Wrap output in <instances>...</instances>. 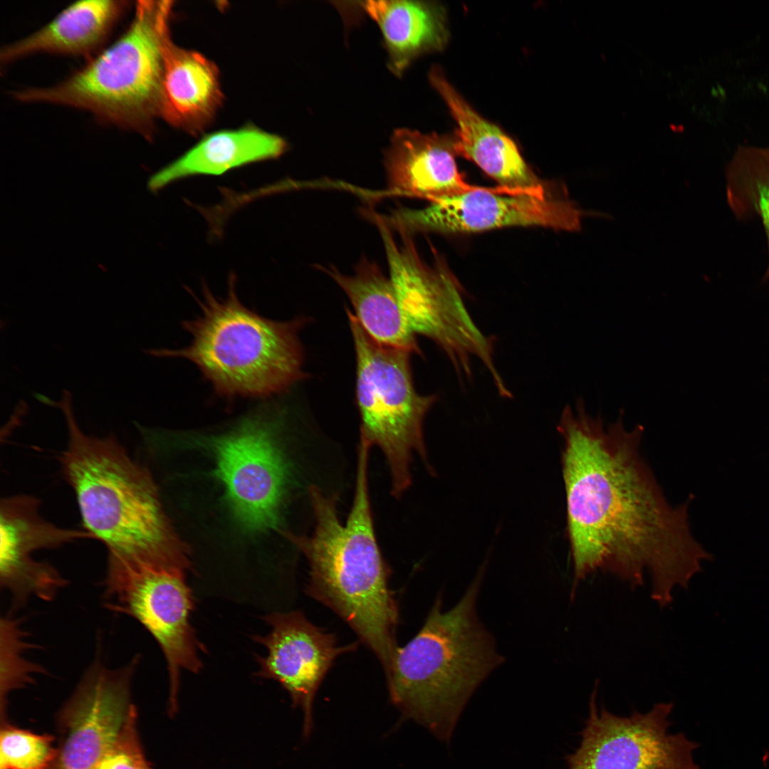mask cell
<instances>
[{
  "mask_svg": "<svg viewBox=\"0 0 769 769\" xmlns=\"http://www.w3.org/2000/svg\"><path fill=\"white\" fill-rule=\"evenodd\" d=\"M263 619L271 630L253 637L267 650L266 656H257L256 675L277 681L288 691L293 706L303 713V736L308 737L314 700L323 680L335 660L356 644L338 645L334 634L314 625L300 611L273 612Z\"/></svg>",
  "mask_w": 769,
  "mask_h": 769,
  "instance_id": "obj_14",
  "label": "cell"
},
{
  "mask_svg": "<svg viewBox=\"0 0 769 769\" xmlns=\"http://www.w3.org/2000/svg\"><path fill=\"white\" fill-rule=\"evenodd\" d=\"M726 199L739 219L757 216L769 252V147L740 145L726 169ZM767 276H769V266Z\"/></svg>",
  "mask_w": 769,
  "mask_h": 769,
  "instance_id": "obj_23",
  "label": "cell"
},
{
  "mask_svg": "<svg viewBox=\"0 0 769 769\" xmlns=\"http://www.w3.org/2000/svg\"><path fill=\"white\" fill-rule=\"evenodd\" d=\"M452 140L435 133L400 128L384 154L388 187L430 202L483 187L466 182L455 161Z\"/></svg>",
  "mask_w": 769,
  "mask_h": 769,
  "instance_id": "obj_17",
  "label": "cell"
},
{
  "mask_svg": "<svg viewBox=\"0 0 769 769\" xmlns=\"http://www.w3.org/2000/svg\"><path fill=\"white\" fill-rule=\"evenodd\" d=\"M361 7L378 25L388 54V66L403 74L419 55L440 48L445 39L436 7L407 0L361 1Z\"/></svg>",
  "mask_w": 769,
  "mask_h": 769,
  "instance_id": "obj_22",
  "label": "cell"
},
{
  "mask_svg": "<svg viewBox=\"0 0 769 769\" xmlns=\"http://www.w3.org/2000/svg\"><path fill=\"white\" fill-rule=\"evenodd\" d=\"M1 708L8 693L30 683L38 668L23 657L26 642L19 622L6 617L1 620Z\"/></svg>",
  "mask_w": 769,
  "mask_h": 769,
  "instance_id": "obj_25",
  "label": "cell"
},
{
  "mask_svg": "<svg viewBox=\"0 0 769 769\" xmlns=\"http://www.w3.org/2000/svg\"><path fill=\"white\" fill-rule=\"evenodd\" d=\"M57 755L54 738L1 721L0 769H48Z\"/></svg>",
  "mask_w": 769,
  "mask_h": 769,
  "instance_id": "obj_24",
  "label": "cell"
},
{
  "mask_svg": "<svg viewBox=\"0 0 769 769\" xmlns=\"http://www.w3.org/2000/svg\"><path fill=\"white\" fill-rule=\"evenodd\" d=\"M286 140L253 125L216 131L205 135L180 157L148 181L157 192L180 179L197 174H220L232 168L276 159L287 150Z\"/></svg>",
  "mask_w": 769,
  "mask_h": 769,
  "instance_id": "obj_20",
  "label": "cell"
},
{
  "mask_svg": "<svg viewBox=\"0 0 769 769\" xmlns=\"http://www.w3.org/2000/svg\"><path fill=\"white\" fill-rule=\"evenodd\" d=\"M0 582L14 601L22 604L31 597L51 600L67 581L53 565L32 554L83 538L88 531L61 528L39 513L33 496L16 495L1 500Z\"/></svg>",
  "mask_w": 769,
  "mask_h": 769,
  "instance_id": "obj_15",
  "label": "cell"
},
{
  "mask_svg": "<svg viewBox=\"0 0 769 769\" xmlns=\"http://www.w3.org/2000/svg\"><path fill=\"white\" fill-rule=\"evenodd\" d=\"M202 313L183 322L192 337L182 348L150 350V355L187 360L217 395L263 398L283 393L305 376L299 332L303 318L277 321L244 305L229 278L225 298L204 286Z\"/></svg>",
  "mask_w": 769,
  "mask_h": 769,
  "instance_id": "obj_5",
  "label": "cell"
},
{
  "mask_svg": "<svg viewBox=\"0 0 769 769\" xmlns=\"http://www.w3.org/2000/svg\"><path fill=\"white\" fill-rule=\"evenodd\" d=\"M93 769H153L145 755L133 706L116 739Z\"/></svg>",
  "mask_w": 769,
  "mask_h": 769,
  "instance_id": "obj_26",
  "label": "cell"
},
{
  "mask_svg": "<svg viewBox=\"0 0 769 769\" xmlns=\"http://www.w3.org/2000/svg\"><path fill=\"white\" fill-rule=\"evenodd\" d=\"M222 101L216 66L201 53L176 46L165 47L160 117L192 134L212 120Z\"/></svg>",
  "mask_w": 769,
  "mask_h": 769,
  "instance_id": "obj_19",
  "label": "cell"
},
{
  "mask_svg": "<svg viewBox=\"0 0 769 769\" xmlns=\"http://www.w3.org/2000/svg\"><path fill=\"white\" fill-rule=\"evenodd\" d=\"M558 427L564 441L562 470L567 532L573 565L570 600L579 584L598 571L643 586L652 578L651 597L661 607L676 587L687 588L711 559L693 538L689 501L673 507L639 454L644 428L627 430L622 417L605 427L579 399Z\"/></svg>",
  "mask_w": 769,
  "mask_h": 769,
  "instance_id": "obj_1",
  "label": "cell"
},
{
  "mask_svg": "<svg viewBox=\"0 0 769 769\" xmlns=\"http://www.w3.org/2000/svg\"><path fill=\"white\" fill-rule=\"evenodd\" d=\"M33 397H34L35 399H36L38 402H41L43 404H45L46 406H49L51 407H58V405H59L58 402H54L51 398H49L48 397H47V396H46V395H44V394H43L41 393L34 392L33 394Z\"/></svg>",
  "mask_w": 769,
  "mask_h": 769,
  "instance_id": "obj_27",
  "label": "cell"
},
{
  "mask_svg": "<svg viewBox=\"0 0 769 769\" xmlns=\"http://www.w3.org/2000/svg\"><path fill=\"white\" fill-rule=\"evenodd\" d=\"M105 605L128 615L155 639L164 656L169 684V707L176 708L182 670L199 673L204 647L190 623L194 607L185 571L108 560Z\"/></svg>",
  "mask_w": 769,
  "mask_h": 769,
  "instance_id": "obj_9",
  "label": "cell"
},
{
  "mask_svg": "<svg viewBox=\"0 0 769 769\" xmlns=\"http://www.w3.org/2000/svg\"><path fill=\"white\" fill-rule=\"evenodd\" d=\"M244 422L214 441L217 474L239 520L251 529H266L278 522L286 466L271 421L256 414Z\"/></svg>",
  "mask_w": 769,
  "mask_h": 769,
  "instance_id": "obj_13",
  "label": "cell"
},
{
  "mask_svg": "<svg viewBox=\"0 0 769 769\" xmlns=\"http://www.w3.org/2000/svg\"><path fill=\"white\" fill-rule=\"evenodd\" d=\"M136 656L123 666L95 659L61 709L56 758L48 769H93L114 743L133 706Z\"/></svg>",
  "mask_w": 769,
  "mask_h": 769,
  "instance_id": "obj_12",
  "label": "cell"
},
{
  "mask_svg": "<svg viewBox=\"0 0 769 769\" xmlns=\"http://www.w3.org/2000/svg\"><path fill=\"white\" fill-rule=\"evenodd\" d=\"M374 218L382 236L389 278L413 333L437 343L461 374H470V358L474 356L491 376L497 375L491 342L473 322L449 271L440 263L435 267L425 263L411 235L400 233L402 244L398 245L384 220Z\"/></svg>",
  "mask_w": 769,
  "mask_h": 769,
  "instance_id": "obj_8",
  "label": "cell"
},
{
  "mask_svg": "<svg viewBox=\"0 0 769 769\" xmlns=\"http://www.w3.org/2000/svg\"><path fill=\"white\" fill-rule=\"evenodd\" d=\"M370 445L358 447L355 491L345 523L336 499L312 486L315 518L310 537L281 533L304 554L310 568L307 592L339 615L380 661L386 679L398 648V608L389 587V570L376 539L368 491Z\"/></svg>",
  "mask_w": 769,
  "mask_h": 769,
  "instance_id": "obj_3",
  "label": "cell"
},
{
  "mask_svg": "<svg viewBox=\"0 0 769 769\" xmlns=\"http://www.w3.org/2000/svg\"><path fill=\"white\" fill-rule=\"evenodd\" d=\"M429 80L456 122L455 135L451 139L456 155L474 162L511 195L540 199L549 197L514 142L478 114L448 82L440 69L432 68Z\"/></svg>",
  "mask_w": 769,
  "mask_h": 769,
  "instance_id": "obj_16",
  "label": "cell"
},
{
  "mask_svg": "<svg viewBox=\"0 0 769 769\" xmlns=\"http://www.w3.org/2000/svg\"><path fill=\"white\" fill-rule=\"evenodd\" d=\"M323 270L347 295L354 315L371 338L386 346L421 352L390 278L375 262L363 257L352 275H345L334 267Z\"/></svg>",
  "mask_w": 769,
  "mask_h": 769,
  "instance_id": "obj_21",
  "label": "cell"
},
{
  "mask_svg": "<svg viewBox=\"0 0 769 769\" xmlns=\"http://www.w3.org/2000/svg\"><path fill=\"white\" fill-rule=\"evenodd\" d=\"M127 1L89 0L73 3L34 33L4 46L2 65L36 53L89 57L104 44L129 6Z\"/></svg>",
  "mask_w": 769,
  "mask_h": 769,
  "instance_id": "obj_18",
  "label": "cell"
},
{
  "mask_svg": "<svg viewBox=\"0 0 769 769\" xmlns=\"http://www.w3.org/2000/svg\"><path fill=\"white\" fill-rule=\"evenodd\" d=\"M172 4L137 1L124 33L83 68L56 85L14 91L13 98L85 110L150 139L154 120L160 117Z\"/></svg>",
  "mask_w": 769,
  "mask_h": 769,
  "instance_id": "obj_6",
  "label": "cell"
},
{
  "mask_svg": "<svg viewBox=\"0 0 769 769\" xmlns=\"http://www.w3.org/2000/svg\"><path fill=\"white\" fill-rule=\"evenodd\" d=\"M599 215L580 209L564 198L540 199L511 195L497 186L442 198L421 209L395 210L389 224L399 233L416 231L457 233L512 226H539L580 231L583 215Z\"/></svg>",
  "mask_w": 769,
  "mask_h": 769,
  "instance_id": "obj_11",
  "label": "cell"
},
{
  "mask_svg": "<svg viewBox=\"0 0 769 769\" xmlns=\"http://www.w3.org/2000/svg\"><path fill=\"white\" fill-rule=\"evenodd\" d=\"M597 691V681L580 743L565 758L567 769H700L693 758L699 744L683 733H668L673 703L622 717L603 706L598 710Z\"/></svg>",
  "mask_w": 769,
  "mask_h": 769,
  "instance_id": "obj_10",
  "label": "cell"
},
{
  "mask_svg": "<svg viewBox=\"0 0 769 769\" xmlns=\"http://www.w3.org/2000/svg\"><path fill=\"white\" fill-rule=\"evenodd\" d=\"M485 570L451 610L442 611L443 593L438 594L418 633L398 647L387 680L391 701L404 716L447 745L469 698L504 661L476 613Z\"/></svg>",
  "mask_w": 769,
  "mask_h": 769,
  "instance_id": "obj_4",
  "label": "cell"
},
{
  "mask_svg": "<svg viewBox=\"0 0 769 769\" xmlns=\"http://www.w3.org/2000/svg\"><path fill=\"white\" fill-rule=\"evenodd\" d=\"M68 444L59 456L86 531L107 548L108 560L187 571L189 551L166 516L149 471L133 460L112 434H85L64 390L59 401Z\"/></svg>",
  "mask_w": 769,
  "mask_h": 769,
  "instance_id": "obj_2",
  "label": "cell"
},
{
  "mask_svg": "<svg viewBox=\"0 0 769 769\" xmlns=\"http://www.w3.org/2000/svg\"><path fill=\"white\" fill-rule=\"evenodd\" d=\"M347 315L356 355L360 438L382 450L391 473L392 493L399 496L411 483L413 454L426 461L423 422L436 397L417 392L412 353L377 342L348 309Z\"/></svg>",
  "mask_w": 769,
  "mask_h": 769,
  "instance_id": "obj_7",
  "label": "cell"
}]
</instances>
